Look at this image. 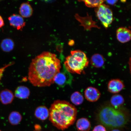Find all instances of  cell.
<instances>
[{
    "instance_id": "3",
    "label": "cell",
    "mask_w": 131,
    "mask_h": 131,
    "mask_svg": "<svg viewBox=\"0 0 131 131\" xmlns=\"http://www.w3.org/2000/svg\"><path fill=\"white\" fill-rule=\"evenodd\" d=\"M98 122L110 129L124 127L128 122L129 116L126 109L121 107L116 109L106 105L101 107L97 115Z\"/></svg>"
},
{
    "instance_id": "4",
    "label": "cell",
    "mask_w": 131,
    "mask_h": 131,
    "mask_svg": "<svg viewBox=\"0 0 131 131\" xmlns=\"http://www.w3.org/2000/svg\"><path fill=\"white\" fill-rule=\"evenodd\" d=\"M89 63L86 54L78 50L72 51L71 55L66 59L64 65L66 69L69 72L80 74Z\"/></svg>"
},
{
    "instance_id": "27",
    "label": "cell",
    "mask_w": 131,
    "mask_h": 131,
    "mask_svg": "<svg viewBox=\"0 0 131 131\" xmlns=\"http://www.w3.org/2000/svg\"><path fill=\"white\" fill-rule=\"evenodd\" d=\"M111 131H121L118 130V129H113V130Z\"/></svg>"
},
{
    "instance_id": "10",
    "label": "cell",
    "mask_w": 131,
    "mask_h": 131,
    "mask_svg": "<svg viewBox=\"0 0 131 131\" xmlns=\"http://www.w3.org/2000/svg\"><path fill=\"white\" fill-rule=\"evenodd\" d=\"M8 19L10 25L18 30L22 29L25 26V22L23 18L19 15L13 14Z\"/></svg>"
},
{
    "instance_id": "5",
    "label": "cell",
    "mask_w": 131,
    "mask_h": 131,
    "mask_svg": "<svg viewBox=\"0 0 131 131\" xmlns=\"http://www.w3.org/2000/svg\"><path fill=\"white\" fill-rule=\"evenodd\" d=\"M98 19L106 28H107L113 20L112 11L109 6L103 4L95 9Z\"/></svg>"
},
{
    "instance_id": "19",
    "label": "cell",
    "mask_w": 131,
    "mask_h": 131,
    "mask_svg": "<svg viewBox=\"0 0 131 131\" xmlns=\"http://www.w3.org/2000/svg\"><path fill=\"white\" fill-rule=\"evenodd\" d=\"M14 43L13 41L10 39H4L1 43V47L3 51L9 52L14 48Z\"/></svg>"
},
{
    "instance_id": "8",
    "label": "cell",
    "mask_w": 131,
    "mask_h": 131,
    "mask_svg": "<svg viewBox=\"0 0 131 131\" xmlns=\"http://www.w3.org/2000/svg\"><path fill=\"white\" fill-rule=\"evenodd\" d=\"M84 96L87 100L90 102H95L99 99L101 94L96 88L89 86L85 90Z\"/></svg>"
},
{
    "instance_id": "17",
    "label": "cell",
    "mask_w": 131,
    "mask_h": 131,
    "mask_svg": "<svg viewBox=\"0 0 131 131\" xmlns=\"http://www.w3.org/2000/svg\"><path fill=\"white\" fill-rule=\"evenodd\" d=\"M124 102L123 97L120 94H115L111 97L110 100L111 105L116 109L122 107Z\"/></svg>"
},
{
    "instance_id": "21",
    "label": "cell",
    "mask_w": 131,
    "mask_h": 131,
    "mask_svg": "<svg viewBox=\"0 0 131 131\" xmlns=\"http://www.w3.org/2000/svg\"><path fill=\"white\" fill-rule=\"evenodd\" d=\"M85 4L86 6L89 7H97L103 4L104 1H84Z\"/></svg>"
},
{
    "instance_id": "29",
    "label": "cell",
    "mask_w": 131,
    "mask_h": 131,
    "mask_svg": "<svg viewBox=\"0 0 131 131\" xmlns=\"http://www.w3.org/2000/svg\"><path fill=\"white\" fill-rule=\"evenodd\" d=\"M0 131H2L1 130H0Z\"/></svg>"
},
{
    "instance_id": "15",
    "label": "cell",
    "mask_w": 131,
    "mask_h": 131,
    "mask_svg": "<svg viewBox=\"0 0 131 131\" xmlns=\"http://www.w3.org/2000/svg\"><path fill=\"white\" fill-rule=\"evenodd\" d=\"M19 12L23 17L28 18L32 15L33 10L29 3H23L19 8Z\"/></svg>"
},
{
    "instance_id": "9",
    "label": "cell",
    "mask_w": 131,
    "mask_h": 131,
    "mask_svg": "<svg viewBox=\"0 0 131 131\" xmlns=\"http://www.w3.org/2000/svg\"><path fill=\"white\" fill-rule=\"evenodd\" d=\"M107 87L108 91L110 92L117 94L123 89L125 86L120 80L116 79L110 80L108 83Z\"/></svg>"
},
{
    "instance_id": "2",
    "label": "cell",
    "mask_w": 131,
    "mask_h": 131,
    "mask_svg": "<svg viewBox=\"0 0 131 131\" xmlns=\"http://www.w3.org/2000/svg\"><path fill=\"white\" fill-rule=\"evenodd\" d=\"M49 120L54 126L64 130L74 123L77 110L75 106L65 101L57 100L49 109Z\"/></svg>"
},
{
    "instance_id": "16",
    "label": "cell",
    "mask_w": 131,
    "mask_h": 131,
    "mask_svg": "<svg viewBox=\"0 0 131 131\" xmlns=\"http://www.w3.org/2000/svg\"><path fill=\"white\" fill-rule=\"evenodd\" d=\"M91 63L92 66L96 68L102 67L104 63V57L100 54L96 53L92 56Z\"/></svg>"
},
{
    "instance_id": "26",
    "label": "cell",
    "mask_w": 131,
    "mask_h": 131,
    "mask_svg": "<svg viewBox=\"0 0 131 131\" xmlns=\"http://www.w3.org/2000/svg\"><path fill=\"white\" fill-rule=\"evenodd\" d=\"M128 64L129 65V69H130V73L131 74V57L130 58V59H129Z\"/></svg>"
},
{
    "instance_id": "7",
    "label": "cell",
    "mask_w": 131,
    "mask_h": 131,
    "mask_svg": "<svg viewBox=\"0 0 131 131\" xmlns=\"http://www.w3.org/2000/svg\"><path fill=\"white\" fill-rule=\"evenodd\" d=\"M116 36L119 42L125 43L131 40V31L127 28L119 27L116 31Z\"/></svg>"
},
{
    "instance_id": "28",
    "label": "cell",
    "mask_w": 131,
    "mask_h": 131,
    "mask_svg": "<svg viewBox=\"0 0 131 131\" xmlns=\"http://www.w3.org/2000/svg\"><path fill=\"white\" fill-rule=\"evenodd\" d=\"M40 131V130H36V131Z\"/></svg>"
},
{
    "instance_id": "25",
    "label": "cell",
    "mask_w": 131,
    "mask_h": 131,
    "mask_svg": "<svg viewBox=\"0 0 131 131\" xmlns=\"http://www.w3.org/2000/svg\"><path fill=\"white\" fill-rule=\"evenodd\" d=\"M4 24L2 17L0 16V28L4 26Z\"/></svg>"
},
{
    "instance_id": "6",
    "label": "cell",
    "mask_w": 131,
    "mask_h": 131,
    "mask_svg": "<svg viewBox=\"0 0 131 131\" xmlns=\"http://www.w3.org/2000/svg\"><path fill=\"white\" fill-rule=\"evenodd\" d=\"M73 77L68 71L60 72L56 76L54 80V83L60 86L71 84Z\"/></svg>"
},
{
    "instance_id": "22",
    "label": "cell",
    "mask_w": 131,
    "mask_h": 131,
    "mask_svg": "<svg viewBox=\"0 0 131 131\" xmlns=\"http://www.w3.org/2000/svg\"><path fill=\"white\" fill-rule=\"evenodd\" d=\"M93 131H106L105 127L102 125H98L95 126Z\"/></svg>"
},
{
    "instance_id": "14",
    "label": "cell",
    "mask_w": 131,
    "mask_h": 131,
    "mask_svg": "<svg viewBox=\"0 0 131 131\" xmlns=\"http://www.w3.org/2000/svg\"><path fill=\"white\" fill-rule=\"evenodd\" d=\"M76 127L79 131H89L91 128V123L86 118H81L77 121Z\"/></svg>"
},
{
    "instance_id": "24",
    "label": "cell",
    "mask_w": 131,
    "mask_h": 131,
    "mask_svg": "<svg viewBox=\"0 0 131 131\" xmlns=\"http://www.w3.org/2000/svg\"><path fill=\"white\" fill-rule=\"evenodd\" d=\"M106 2L109 4L113 5L116 4L118 1H106Z\"/></svg>"
},
{
    "instance_id": "20",
    "label": "cell",
    "mask_w": 131,
    "mask_h": 131,
    "mask_svg": "<svg viewBox=\"0 0 131 131\" xmlns=\"http://www.w3.org/2000/svg\"><path fill=\"white\" fill-rule=\"evenodd\" d=\"M70 100L75 105H79L82 104L84 101V98L81 93L76 91L71 95Z\"/></svg>"
},
{
    "instance_id": "1",
    "label": "cell",
    "mask_w": 131,
    "mask_h": 131,
    "mask_svg": "<svg viewBox=\"0 0 131 131\" xmlns=\"http://www.w3.org/2000/svg\"><path fill=\"white\" fill-rule=\"evenodd\" d=\"M61 68L60 60L55 54L43 52L32 59L29 68L28 79L34 86H50L54 83L55 77Z\"/></svg>"
},
{
    "instance_id": "12",
    "label": "cell",
    "mask_w": 131,
    "mask_h": 131,
    "mask_svg": "<svg viewBox=\"0 0 131 131\" xmlns=\"http://www.w3.org/2000/svg\"><path fill=\"white\" fill-rule=\"evenodd\" d=\"M34 115L37 119L45 121L49 117V111L45 106H39L36 109Z\"/></svg>"
},
{
    "instance_id": "18",
    "label": "cell",
    "mask_w": 131,
    "mask_h": 131,
    "mask_svg": "<svg viewBox=\"0 0 131 131\" xmlns=\"http://www.w3.org/2000/svg\"><path fill=\"white\" fill-rule=\"evenodd\" d=\"M22 116L20 113L16 111L11 112L8 117L10 123L13 125H16L19 124L22 121Z\"/></svg>"
},
{
    "instance_id": "11",
    "label": "cell",
    "mask_w": 131,
    "mask_h": 131,
    "mask_svg": "<svg viewBox=\"0 0 131 131\" xmlns=\"http://www.w3.org/2000/svg\"><path fill=\"white\" fill-rule=\"evenodd\" d=\"M14 95L10 90L6 89L0 93V101L4 105L10 104L14 100Z\"/></svg>"
},
{
    "instance_id": "13",
    "label": "cell",
    "mask_w": 131,
    "mask_h": 131,
    "mask_svg": "<svg viewBox=\"0 0 131 131\" xmlns=\"http://www.w3.org/2000/svg\"><path fill=\"white\" fill-rule=\"evenodd\" d=\"M30 94V91L27 87L19 86L16 88L14 96L21 99H25L28 98Z\"/></svg>"
},
{
    "instance_id": "23",
    "label": "cell",
    "mask_w": 131,
    "mask_h": 131,
    "mask_svg": "<svg viewBox=\"0 0 131 131\" xmlns=\"http://www.w3.org/2000/svg\"><path fill=\"white\" fill-rule=\"evenodd\" d=\"M9 66V65H6L4 68H0V79L1 78V75H2L3 72L4 71L5 69L7 68L8 66Z\"/></svg>"
}]
</instances>
